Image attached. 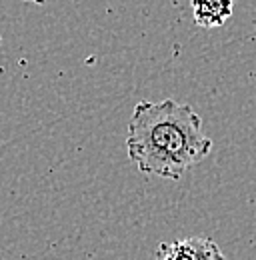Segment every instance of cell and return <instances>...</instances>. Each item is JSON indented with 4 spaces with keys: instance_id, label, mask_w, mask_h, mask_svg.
<instances>
[{
    "instance_id": "4",
    "label": "cell",
    "mask_w": 256,
    "mask_h": 260,
    "mask_svg": "<svg viewBox=\"0 0 256 260\" xmlns=\"http://www.w3.org/2000/svg\"><path fill=\"white\" fill-rule=\"evenodd\" d=\"M24 2H34V4H44L46 0H24Z\"/></svg>"
},
{
    "instance_id": "1",
    "label": "cell",
    "mask_w": 256,
    "mask_h": 260,
    "mask_svg": "<svg viewBox=\"0 0 256 260\" xmlns=\"http://www.w3.org/2000/svg\"><path fill=\"white\" fill-rule=\"evenodd\" d=\"M210 150L212 140L192 106L170 98L142 100L134 106L128 120L126 152L142 174L178 180Z\"/></svg>"
},
{
    "instance_id": "3",
    "label": "cell",
    "mask_w": 256,
    "mask_h": 260,
    "mask_svg": "<svg viewBox=\"0 0 256 260\" xmlns=\"http://www.w3.org/2000/svg\"><path fill=\"white\" fill-rule=\"evenodd\" d=\"M192 18L202 28H218L232 16L234 0H190Z\"/></svg>"
},
{
    "instance_id": "2",
    "label": "cell",
    "mask_w": 256,
    "mask_h": 260,
    "mask_svg": "<svg viewBox=\"0 0 256 260\" xmlns=\"http://www.w3.org/2000/svg\"><path fill=\"white\" fill-rule=\"evenodd\" d=\"M158 260H226L220 246L206 236H190L174 242H164L156 252Z\"/></svg>"
}]
</instances>
